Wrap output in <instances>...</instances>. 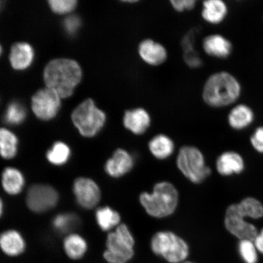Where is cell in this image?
I'll list each match as a JSON object with an SVG mask.
<instances>
[{
	"label": "cell",
	"instance_id": "cell-1",
	"mask_svg": "<svg viewBox=\"0 0 263 263\" xmlns=\"http://www.w3.org/2000/svg\"><path fill=\"white\" fill-rule=\"evenodd\" d=\"M241 90V84L234 76L229 72L219 71L207 79L203 85L202 97L209 106L222 108L237 101Z\"/></svg>",
	"mask_w": 263,
	"mask_h": 263
},
{
	"label": "cell",
	"instance_id": "cell-2",
	"mask_svg": "<svg viewBox=\"0 0 263 263\" xmlns=\"http://www.w3.org/2000/svg\"><path fill=\"white\" fill-rule=\"evenodd\" d=\"M81 78L80 65L71 59H55L48 63L44 71L47 88L57 92L61 98L71 96Z\"/></svg>",
	"mask_w": 263,
	"mask_h": 263
},
{
	"label": "cell",
	"instance_id": "cell-3",
	"mask_svg": "<svg viewBox=\"0 0 263 263\" xmlns=\"http://www.w3.org/2000/svg\"><path fill=\"white\" fill-rule=\"evenodd\" d=\"M141 205L153 218H163L173 215L179 202V193L168 182L156 184L152 193L143 192L139 197Z\"/></svg>",
	"mask_w": 263,
	"mask_h": 263
},
{
	"label": "cell",
	"instance_id": "cell-4",
	"mask_svg": "<svg viewBox=\"0 0 263 263\" xmlns=\"http://www.w3.org/2000/svg\"><path fill=\"white\" fill-rule=\"evenodd\" d=\"M71 118L81 136L87 138L96 136L103 129L107 120L104 111L91 99L79 105L72 114Z\"/></svg>",
	"mask_w": 263,
	"mask_h": 263
},
{
	"label": "cell",
	"instance_id": "cell-5",
	"mask_svg": "<svg viewBox=\"0 0 263 263\" xmlns=\"http://www.w3.org/2000/svg\"><path fill=\"white\" fill-rule=\"evenodd\" d=\"M135 240L128 227L120 223L107 235L103 257L108 263H127L134 255Z\"/></svg>",
	"mask_w": 263,
	"mask_h": 263
},
{
	"label": "cell",
	"instance_id": "cell-6",
	"mask_svg": "<svg viewBox=\"0 0 263 263\" xmlns=\"http://www.w3.org/2000/svg\"><path fill=\"white\" fill-rule=\"evenodd\" d=\"M151 246L154 254L171 263L183 262L189 255V247L185 241L172 232L156 233L151 239Z\"/></svg>",
	"mask_w": 263,
	"mask_h": 263
},
{
	"label": "cell",
	"instance_id": "cell-7",
	"mask_svg": "<svg viewBox=\"0 0 263 263\" xmlns=\"http://www.w3.org/2000/svg\"><path fill=\"white\" fill-rule=\"evenodd\" d=\"M177 166L183 176L194 183L202 182L211 174L201 151L195 146L181 147L177 155Z\"/></svg>",
	"mask_w": 263,
	"mask_h": 263
},
{
	"label": "cell",
	"instance_id": "cell-8",
	"mask_svg": "<svg viewBox=\"0 0 263 263\" xmlns=\"http://www.w3.org/2000/svg\"><path fill=\"white\" fill-rule=\"evenodd\" d=\"M59 199V194L53 187L45 184H35L29 189L26 202L32 212L42 213L57 206Z\"/></svg>",
	"mask_w": 263,
	"mask_h": 263
},
{
	"label": "cell",
	"instance_id": "cell-9",
	"mask_svg": "<svg viewBox=\"0 0 263 263\" xmlns=\"http://www.w3.org/2000/svg\"><path fill=\"white\" fill-rule=\"evenodd\" d=\"M60 98L49 88L38 91L32 98V108L36 117L45 121L54 118L61 107Z\"/></svg>",
	"mask_w": 263,
	"mask_h": 263
},
{
	"label": "cell",
	"instance_id": "cell-10",
	"mask_svg": "<svg viewBox=\"0 0 263 263\" xmlns=\"http://www.w3.org/2000/svg\"><path fill=\"white\" fill-rule=\"evenodd\" d=\"M73 192L78 204L84 209L95 208L101 198L100 187L93 180L79 177L73 183Z\"/></svg>",
	"mask_w": 263,
	"mask_h": 263
},
{
	"label": "cell",
	"instance_id": "cell-11",
	"mask_svg": "<svg viewBox=\"0 0 263 263\" xmlns=\"http://www.w3.org/2000/svg\"><path fill=\"white\" fill-rule=\"evenodd\" d=\"M224 223L226 229L240 240L254 241L258 233L255 227L240 215L237 204L231 205L227 209Z\"/></svg>",
	"mask_w": 263,
	"mask_h": 263
},
{
	"label": "cell",
	"instance_id": "cell-12",
	"mask_svg": "<svg viewBox=\"0 0 263 263\" xmlns=\"http://www.w3.org/2000/svg\"><path fill=\"white\" fill-rule=\"evenodd\" d=\"M137 50L141 60L153 67L163 64L167 58L166 48L160 43L151 39L141 41Z\"/></svg>",
	"mask_w": 263,
	"mask_h": 263
},
{
	"label": "cell",
	"instance_id": "cell-13",
	"mask_svg": "<svg viewBox=\"0 0 263 263\" xmlns=\"http://www.w3.org/2000/svg\"><path fill=\"white\" fill-rule=\"evenodd\" d=\"M151 115L145 108L137 107L124 111L123 124L127 130L136 136L145 133L151 126Z\"/></svg>",
	"mask_w": 263,
	"mask_h": 263
},
{
	"label": "cell",
	"instance_id": "cell-14",
	"mask_svg": "<svg viewBox=\"0 0 263 263\" xmlns=\"http://www.w3.org/2000/svg\"><path fill=\"white\" fill-rule=\"evenodd\" d=\"M134 166L133 157L127 151L118 149L107 160L104 169L108 176L113 178H119L129 173Z\"/></svg>",
	"mask_w": 263,
	"mask_h": 263
},
{
	"label": "cell",
	"instance_id": "cell-15",
	"mask_svg": "<svg viewBox=\"0 0 263 263\" xmlns=\"http://www.w3.org/2000/svg\"><path fill=\"white\" fill-rule=\"evenodd\" d=\"M0 249L9 258L18 257L25 252L26 242L17 230H6L0 234Z\"/></svg>",
	"mask_w": 263,
	"mask_h": 263
},
{
	"label": "cell",
	"instance_id": "cell-16",
	"mask_svg": "<svg viewBox=\"0 0 263 263\" xmlns=\"http://www.w3.org/2000/svg\"><path fill=\"white\" fill-rule=\"evenodd\" d=\"M202 48L210 57L225 59L231 55L233 45L224 36L213 34L207 35L203 39Z\"/></svg>",
	"mask_w": 263,
	"mask_h": 263
},
{
	"label": "cell",
	"instance_id": "cell-17",
	"mask_svg": "<svg viewBox=\"0 0 263 263\" xmlns=\"http://www.w3.org/2000/svg\"><path fill=\"white\" fill-rule=\"evenodd\" d=\"M228 13V6L222 0H206L202 3L201 16L203 21L209 24H221Z\"/></svg>",
	"mask_w": 263,
	"mask_h": 263
},
{
	"label": "cell",
	"instance_id": "cell-18",
	"mask_svg": "<svg viewBox=\"0 0 263 263\" xmlns=\"http://www.w3.org/2000/svg\"><path fill=\"white\" fill-rule=\"evenodd\" d=\"M34 52L27 43L20 42L12 46L9 60L15 70H23L28 68L34 60Z\"/></svg>",
	"mask_w": 263,
	"mask_h": 263
},
{
	"label": "cell",
	"instance_id": "cell-19",
	"mask_svg": "<svg viewBox=\"0 0 263 263\" xmlns=\"http://www.w3.org/2000/svg\"><path fill=\"white\" fill-rule=\"evenodd\" d=\"M218 172L223 176L241 173L245 169V162L239 154L233 151L223 153L216 162Z\"/></svg>",
	"mask_w": 263,
	"mask_h": 263
},
{
	"label": "cell",
	"instance_id": "cell-20",
	"mask_svg": "<svg viewBox=\"0 0 263 263\" xmlns=\"http://www.w3.org/2000/svg\"><path fill=\"white\" fill-rule=\"evenodd\" d=\"M63 250L68 258L72 261H80L87 254L88 243L83 236L77 233H70L64 239Z\"/></svg>",
	"mask_w": 263,
	"mask_h": 263
},
{
	"label": "cell",
	"instance_id": "cell-21",
	"mask_svg": "<svg viewBox=\"0 0 263 263\" xmlns=\"http://www.w3.org/2000/svg\"><path fill=\"white\" fill-rule=\"evenodd\" d=\"M228 119L230 126L233 129L242 130L253 123L255 119V114L248 105L240 104L232 108Z\"/></svg>",
	"mask_w": 263,
	"mask_h": 263
},
{
	"label": "cell",
	"instance_id": "cell-22",
	"mask_svg": "<svg viewBox=\"0 0 263 263\" xmlns=\"http://www.w3.org/2000/svg\"><path fill=\"white\" fill-rule=\"evenodd\" d=\"M2 185L8 195H18L24 190L25 185L24 174L15 167H6L2 175Z\"/></svg>",
	"mask_w": 263,
	"mask_h": 263
},
{
	"label": "cell",
	"instance_id": "cell-23",
	"mask_svg": "<svg viewBox=\"0 0 263 263\" xmlns=\"http://www.w3.org/2000/svg\"><path fill=\"white\" fill-rule=\"evenodd\" d=\"M151 154L156 159H166L172 155L174 151V141L164 134H159L154 136L148 144Z\"/></svg>",
	"mask_w": 263,
	"mask_h": 263
},
{
	"label": "cell",
	"instance_id": "cell-24",
	"mask_svg": "<svg viewBox=\"0 0 263 263\" xmlns=\"http://www.w3.org/2000/svg\"><path fill=\"white\" fill-rule=\"evenodd\" d=\"M95 218L98 226L104 232L117 228L121 219L119 213L107 206L98 209L95 212Z\"/></svg>",
	"mask_w": 263,
	"mask_h": 263
},
{
	"label": "cell",
	"instance_id": "cell-25",
	"mask_svg": "<svg viewBox=\"0 0 263 263\" xmlns=\"http://www.w3.org/2000/svg\"><path fill=\"white\" fill-rule=\"evenodd\" d=\"M18 140L5 128H0V156L6 160L14 159L18 153Z\"/></svg>",
	"mask_w": 263,
	"mask_h": 263
},
{
	"label": "cell",
	"instance_id": "cell-26",
	"mask_svg": "<svg viewBox=\"0 0 263 263\" xmlns=\"http://www.w3.org/2000/svg\"><path fill=\"white\" fill-rule=\"evenodd\" d=\"M71 155L70 147L62 141H57L46 154L49 163L54 166H63L68 162Z\"/></svg>",
	"mask_w": 263,
	"mask_h": 263
},
{
	"label": "cell",
	"instance_id": "cell-27",
	"mask_svg": "<svg viewBox=\"0 0 263 263\" xmlns=\"http://www.w3.org/2000/svg\"><path fill=\"white\" fill-rule=\"evenodd\" d=\"M80 219L75 214L65 213L58 214L52 220V225L55 231L61 234H67L77 228Z\"/></svg>",
	"mask_w": 263,
	"mask_h": 263
},
{
	"label": "cell",
	"instance_id": "cell-28",
	"mask_svg": "<svg viewBox=\"0 0 263 263\" xmlns=\"http://www.w3.org/2000/svg\"><path fill=\"white\" fill-rule=\"evenodd\" d=\"M239 213L243 218L249 217L253 219H259L263 216V205L257 199L248 197L238 203Z\"/></svg>",
	"mask_w": 263,
	"mask_h": 263
},
{
	"label": "cell",
	"instance_id": "cell-29",
	"mask_svg": "<svg viewBox=\"0 0 263 263\" xmlns=\"http://www.w3.org/2000/svg\"><path fill=\"white\" fill-rule=\"evenodd\" d=\"M26 116L25 108L21 103L13 102L6 110L4 121L6 124L11 126H17L24 122Z\"/></svg>",
	"mask_w": 263,
	"mask_h": 263
},
{
	"label": "cell",
	"instance_id": "cell-30",
	"mask_svg": "<svg viewBox=\"0 0 263 263\" xmlns=\"http://www.w3.org/2000/svg\"><path fill=\"white\" fill-rule=\"evenodd\" d=\"M238 251L243 261L245 263H257L258 251L254 241L248 239L240 240Z\"/></svg>",
	"mask_w": 263,
	"mask_h": 263
},
{
	"label": "cell",
	"instance_id": "cell-31",
	"mask_svg": "<svg viewBox=\"0 0 263 263\" xmlns=\"http://www.w3.org/2000/svg\"><path fill=\"white\" fill-rule=\"evenodd\" d=\"M48 3L52 11L59 14H67L77 5L76 0H51Z\"/></svg>",
	"mask_w": 263,
	"mask_h": 263
},
{
	"label": "cell",
	"instance_id": "cell-32",
	"mask_svg": "<svg viewBox=\"0 0 263 263\" xmlns=\"http://www.w3.org/2000/svg\"><path fill=\"white\" fill-rule=\"evenodd\" d=\"M64 29L67 34L73 36L77 34L81 26V18L77 15H70L65 18Z\"/></svg>",
	"mask_w": 263,
	"mask_h": 263
},
{
	"label": "cell",
	"instance_id": "cell-33",
	"mask_svg": "<svg viewBox=\"0 0 263 263\" xmlns=\"http://www.w3.org/2000/svg\"><path fill=\"white\" fill-rule=\"evenodd\" d=\"M199 29L195 28L192 29L184 36L181 42V45L183 51L185 52H192L196 51L195 48L196 35L198 34Z\"/></svg>",
	"mask_w": 263,
	"mask_h": 263
},
{
	"label": "cell",
	"instance_id": "cell-34",
	"mask_svg": "<svg viewBox=\"0 0 263 263\" xmlns=\"http://www.w3.org/2000/svg\"><path fill=\"white\" fill-rule=\"evenodd\" d=\"M196 0H172L170 4L172 8L177 12H183L191 11L195 8Z\"/></svg>",
	"mask_w": 263,
	"mask_h": 263
},
{
	"label": "cell",
	"instance_id": "cell-35",
	"mask_svg": "<svg viewBox=\"0 0 263 263\" xmlns=\"http://www.w3.org/2000/svg\"><path fill=\"white\" fill-rule=\"evenodd\" d=\"M183 59L185 64L191 68H199L203 64L202 59L196 51L185 52Z\"/></svg>",
	"mask_w": 263,
	"mask_h": 263
},
{
	"label": "cell",
	"instance_id": "cell-36",
	"mask_svg": "<svg viewBox=\"0 0 263 263\" xmlns=\"http://www.w3.org/2000/svg\"><path fill=\"white\" fill-rule=\"evenodd\" d=\"M251 143L257 152L263 153V126L256 128L251 137Z\"/></svg>",
	"mask_w": 263,
	"mask_h": 263
},
{
	"label": "cell",
	"instance_id": "cell-37",
	"mask_svg": "<svg viewBox=\"0 0 263 263\" xmlns=\"http://www.w3.org/2000/svg\"><path fill=\"white\" fill-rule=\"evenodd\" d=\"M254 242L258 252L263 255V229L256 235Z\"/></svg>",
	"mask_w": 263,
	"mask_h": 263
},
{
	"label": "cell",
	"instance_id": "cell-38",
	"mask_svg": "<svg viewBox=\"0 0 263 263\" xmlns=\"http://www.w3.org/2000/svg\"><path fill=\"white\" fill-rule=\"evenodd\" d=\"M3 210H4V206H3V202L1 198H0V218H1L3 213Z\"/></svg>",
	"mask_w": 263,
	"mask_h": 263
},
{
	"label": "cell",
	"instance_id": "cell-39",
	"mask_svg": "<svg viewBox=\"0 0 263 263\" xmlns=\"http://www.w3.org/2000/svg\"><path fill=\"white\" fill-rule=\"evenodd\" d=\"M123 2L126 3H136L137 2V1H135V0H132V1H129V0H128V1H123Z\"/></svg>",
	"mask_w": 263,
	"mask_h": 263
},
{
	"label": "cell",
	"instance_id": "cell-40",
	"mask_svg": "<svg viewBox=\"0 0 263 263\" xmlns=\"http://www.w3.org/2000/svg\"><path fill=\"white\" fill-rule=\"evenodd\" d=\"M3 3H4V2L0 1V11H1L2 8H3Z\"/></svg>",
	"mask_w": 263,
	"mask_h": 263
},
{
	"label": "cell",
	"instance_id": "cell-41",
	"mask_svg": "<svg viewBox=\"0 0 263 263\" xmlns=\"http://www.w3.org/2000/svg\"><path fill=\"white\" fill-rule=\"evenodd\" d=\"M2 52V48L1 47V46H0V55H1Z\"/></svg>",
	"mask_w": 263,
	"mask_h": 263
},
{
	"label": "cell",
	"instance_id": "cell-42",
	"mask_svg": "<svg viewBox=\"0 0 263 263\" xmlns=\"http://www.w3.org/2000/svg\"><path fill=\"white\" fill-rule=\"evenodd\" d=\"M181 263H194V262H190V261H184V262H181Z\"/></svg>",
	"mask_w": 263,
	"mask_h": 263
}]
</instances>
